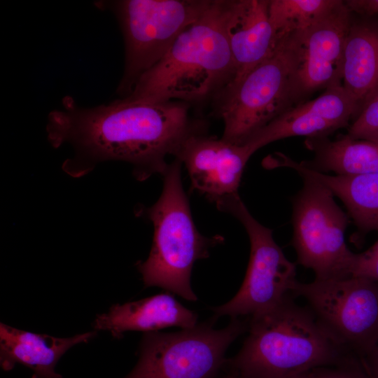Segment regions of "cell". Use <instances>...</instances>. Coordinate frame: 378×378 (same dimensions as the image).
<instances>
[{
    "label": "cell",
    "instance_id": "1",
    "mask_svg": "<svg viewBox=\"0 0 378 378\" xmlns=\"http://www.w3.org/2000/svg\"><path fill=\"white\" fill-rule=\"evenodd\" d=\"M48 139L55 148L69 144L73 158L63 164L72 176H82L98 162L120 160L133 166L144 181L162 176L184 141L201 132L191 121L186 102H150L127 97L94 107L78 105L71 97L48 116Z\"/></svg>",
    "mask_w": 378,
    "mask_h": 378
},
{
    "label": "cell",
    "instance_id": "2",
    "mask_svg": "<svg viewBox=\"0 0 378 378\" xmlns=\"http://www.w3.org/2000/svg\"><path fill=\"white\" fill-rule=\"evenodd\" d=\"M290 293L276 307L248 317V335L225 370L238 378H284L342 364L357 356L335 343L307 307Z\"/></svg>",
    "mask_w": 378,
    "mask_h": 378
},
{
    "label": "cell",
    "instance_id": "3",
    "mask_svg": "<svg viewBox=\"0 0 378 378\" xmlns=\"http://www.w3.org/2000/svg\"><path fill=\"white\" fill-rule=\"evenodd\" d=\"M224 4L223 0H213L164 56L137 80L125 97L150 102H188L220 93L234 76L225 30Z\"/></svg>",
    "mask_w": 378,
    "mask_h": 378
},
{
    "label": "cell",
    "instance_id": "4",
    "mask_svg": "<svg viewBox=\"0 0 378 378\" xmlns=\"http://www.w3.org/2000/svg\"><path fill=\"white\" fill-rule=\"evenodd\" d=\"M177 158L163 174V189L158 200L146 210L154 227L153 243L148 258L137 268L146 287L158 286L187 300H197L190 286L197 260L208 258L211 247L223 240L206 237L197 230L184 192Z\"/></svg>",
    "mask_w": 378,
    "mask_h": 378
},
{
    "label": "cell",
    "instance_id": "5",
    "mask_svg": "<svg viewBox=\"0 0 378 378\" xmlns=\"http://www.w3.org/2000/svg\"><path fill=\"white\" fill-rule=\"evenodd\" d=\"M300 51V31L287 34L274 52L233 89L220 94L222 139L243 145L254 133L295 106L294 80Z\"/></svg>",
    "mask_w": 378,
    "mask_h": 378
},
{
    "label": "cell",
    "instance_id": "6",
    "mask_svg": "<svg viewBox=\"0 0 378 378\" xmlns=\"http://www.w3.org/2000/svg\"><path fill=\"white\" fill-rule=\"evenodd\" d=\"M213 0H122L98 1L117 17L125 43V69L118 93L130 94L137 80L167 52L178 36Z\"/></svg>",
    "mask_w": 378,
    "mask_h": 378
},
{
    "label": "cell",
    "instance_id": "7",
    "mask_svg": "<svg viewBox=\"0 0 378 378\" xmlns=\"http://www.w3.org/2000/svg\"><path fill=\"white\" fill-rule=\"evenodd\" d=\"M212 318L175 332H146L139 359L125 378H215L225 369V354L240 335L248 331L249 319L231 318L216 330Z\"/></svg>",
    "mask_w": 378,
    "mask_h": 378
},
{
    "label": "cell",
    "instance_id": "8",
    "mask_svg": "<svg viewBox=\"0 0 378 378\" xmlns=\"http://www.w3.org/2000/svg\"><path fill=\"white\" fill-rule=\"evenodd\" d=\"M302 178L303 186L292 200L291 244L297 263L314 271L316 280L351 276L356 253L345 242L349 217L328 188Z\"/></svg>",
    "mask_w": 378,
    "mask_h": 378
},
{
    "label": "cell",
    "instance_id": "9",
    "mask_svg": "<svg viewBox=\"0 0 378 378\" xmlns=\"http://www.w3.org/2000/svg\"><path fill=\"white\" fill-rule=\"evenodd\" d=\"M316 320L339 346L363 358L378 346V282L365 278L298 281Z\"/></svg>",
    "mask_w": 378,
    "mask_h": 378
},
{
    "label": "cell",
    "instance_id": "10",
    "mask_svg": "<svg viewBox=\"0 0 378 378\" xmlns=\"http://www.w3.org/2000/svg\"><path fill=\"white\" fill-rule=\"evenodd\" d=\"M216 206L241 222L248 235L251 249L247 271L239 290L230 300L211 309L213 317H252L270 310L292 293L298 282L295 263L286 257L275 242L272 230L251 214L239 195Z\"/></svg>",
    "mask_w": 378,
    "mask_h": 378
},
{
    "label": "cell",
    "instance_id": "11",
    "mask_svg": "<svg viewBox=\"0 0 378 378\" xmlns=\"http://www.w3.org/2000/svg\"><path fill=\"white\" fill-rule=\"evenodd\" d=\"M352 13L344 1L300 32V51L294 80L295 106L314 92L342 85L344 47Z\"/></svg>",
    "mask_w": 378,
    "mask_h": 378
},
{
    "label": "cell",
    "instance_id": "12",
    "mask_svg": "<svg viewBox=\"0 0 378 378\" xmlns=\"http://www.w3.org/2000/svg\"><path fill=\"white\" fill-rule=\"evenodd\" d=\"M251 158L244 146L202 132L189 136L175 158L187 169L192 188L216 204L238 195L244 167Z\"/></svg>",
    "mask_w": 378,
    "mask_h": 378
},
{
    "label": "cell",
    "instance_id": "13",
    "mask_svg": "<svg viewBox=\"0 0 378 378\" xmlns=\"http://www.w3.org/2000/svg\"><path fill=\"white\" fill-rule=\"evenodd\" d=\"M358 106L342 85L326 88L318 97L299 104L274 118L251 136L242 146L252 155L272 142L295 136H328L349 126Z\"/></svg>",
    "mask_w": 378,
    "mask_h": 378
},
{
    "label": "cell",
    "instance_id": "14",
    "mask_svg": "<svg viewBox=\"0 0 378 378\" xmlns=\"http://www.w3.org/2000/svg\"><path fill=\"white\" fill-rule=\"evenodd\" d=\"M224 17L234 76L220 94L237 86L274 52L287 34L278 33L271 24L268 0L225 1Z\"/></svg>",
    "mask_w": 378,
    "mask_h": 378
},
{
    "label": "cell",
    "instance_id": "15",
    "mask_svg": "<svg viewBox=\"0 0 378 378\" xmlns=\"http://www.w3.org/2000/svg\"><path fill=\"white\" fill-rule=\"evenodd\" d=\"M197 314L179 303L169 293L138 301L114 304L108 312L97 315L93 327L109 331L120 339L126 331L158 332L168 327L192 328Z\"/></svg>",
    "mask_w": 378,
    "mask_h": 378
},
{
    "label": "cell",
    "instance_id": "16",
    "mask_svg": "<svg viewBox=\"0 0 378 378\" xmlns=\"http://www.w3.org/2000/svg\"><path fill=\"white\" fill-rule=\"evenodd\" d=\"M96 332L59 338L30 332L0 325V363L5 371L11 370L16 364L33 370L31 378H62L55 371V366L64 353L76 344L88 342Z\"/></svg>",
    "mask_w": 378,
    "mask_h": 378
},
{
    "label": "cell",
    "instance_id": "17",
    "mask_svg": "<svg viewBox=\"0 0 378 378\" xmlns=\"http://www.w3.org/2000/svg\"><path fill=\"white\" fill-rule=\"evenodd\" d=\"M274 167H288L301 177L313 179L341 200L347 214L363 233L378 232V173L363 175H328L304 166L290 157L277 153Z\"/></svg>",
    "mask_w": 378,
    "mask_h": 378
},
{
    "label": "cell",
    "instance_id": "18",
    "mask_svg": "<svg viewBox=\"0 0 378 378\" xmlns=\"http://www.w3.org/2000/svg\"><path fill=\"white\" fill-rule=\"evenodd\" d=\"M342 86L357 104L358 114L378 90V19L374 17L354 19L352 13L344 47Z\"/></svg>",
    "mask_w": 378,
    "mask_h": 378
},
{
    "label": "cell",
    "instance_id": "19",
    "mask_svg": "<svg viewBox=\"0 0 378 378\" xmlns=\"http://www.w3.org/2000/svg\"><path fill=\"white\" fill-rule=\"evenodd\" d=\"M304 144L314 157L300 162L312 170L342 176L378 173L377 142L354 139L346 134L335 140L328 136L307 138Z\"/></svg>",
    "mask_w": 378,
    "mask_h": 378
},
{
    "label": "cell",
    "instance_id": "20",
    "mask_svg": "<svg viewBox=\"0 0 378 378\" xmlns=\"http://www.w3.org/2000/svg\"><path fill=\"white\" fill-rule=\"evenodd\" d=\"M340 0H268L271 24L281 34L304 31L314 24Z\"/></svg>",
    "mask_w": 378,
    "mask_h": 378
},
{
    "label": "cell",
    "instance_id": "21",
    "mask_svg": "<svg viewBox=\"0 0 378 378\" xmlns=\"http://www.w3.org/2000/svg\"><path fill=\"white\" fill-rule=\"evenodd\" d=\"M347 134L354 139L378 143V90L366 102L349 126Z\"/></svg>",
    "mask_w": 378,
    "mask_h": 378
},
{
    "label": "cell",
    "instance_id": "22",
    "mask_svg": "<svg viewBox=\"0 0 378 378\" xmlns=\"http://www.w3.org/2000/svg\"><path fill=\"white\" fill-rule=\"evenodd\" d=\"M304 374L306 378H371L362 358L358 356L338 365L316 368Z\"/></svg>",
    "mask_w": 378,
    "mask_h": 378
},
{
    "label": "cell",
    "instance_id": "23",
    "mask_svg": "<svg viewBox=\"0 0 378 378\" xmlns=\"http://www.w3.org/2000/svg\"><path fill=\"white\" fill-rule=\"evenodd\" d=\"M351 276L365 278L378 282V239L365 251L356 253Z\"/></svg>",
    "mask_w": 378,
    "mask_h": 378
},
{
    "label": "cell",
    "instance_id": "24",
    "mask_svg": "<svg viewBox=\"0 0 378 378\" xmlns=\"http://www.w3.org/2000/svg\"><path fill=\"white\" fill-rule=\"evenodd\" d=\"M351 13L364 17H374L378 14V0H347L344 1Z\"/></svg>",
    "mask_w": 378,
    "mask_h": 378
},
{
    "label": "cell",
    "instance_id": "25",
    "mask_svg": "<svg viewBox=\"0 0 378 378\" xmlns=\"http://www.w3.org/2000/svg\"><path fill=\"white\" fill-rule=\"evenodd\" d=\"M371 378H378V346L362 358Z\"/></svg>",
    "mask_w": 378,
    "mask_h": 378
},
{
    "label": "cell",
    "instance_id": "26",
    "mask_svg": "<svg viewBox=\"0 0 378 378\" xmlns=\"http://www.w3.org/2000/svg\"><path fill=\"white\" fill-rule=\"evenodd\" d=\"M224 378H238L237 376L232 372H227V374Z\"/></svg>",
    "mask_w": 378,
    "mask_h": 378
},
{
    "label": "cell",
    "instance_id": "27",
    "mask_svg": "<svg viewBox=\"0 0 378 378\" xmlns=\"http://www.w3.org/2000/svg\"><path fill=\"white\" fill-rule=\"evenodd\" d=\"M284 378H306V377L304 376V374L302 373V374H298V375L292 376V377H284Z\"/></svg>",
    "mask_w": 378,
    "mask_h": 378
}]
</instances>
